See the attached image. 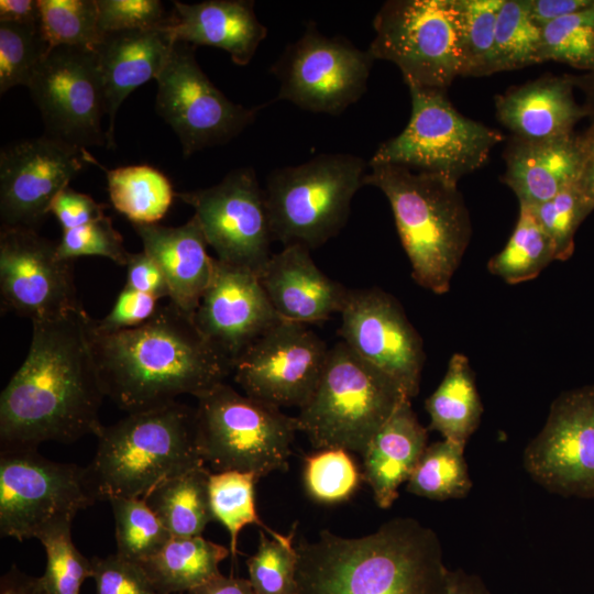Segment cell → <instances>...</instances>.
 <instances>
[{
	"mask_svg": "<svg viewBox=\"0 0 594 594\" xmlns=\"http://www.w3.org/2000/svg\"><path fill=\"white\" fill-rule=\"evenodd\" d=\"M367 48L395 64L406 85L446 90L461 76L462 13L459 0H389L374 16Z\"/></svg>",
	"mask_w": 594,
	"mask_h": 594,
	"instance_id": "9c48e42d",
	"label": "cell"
},
{
	"mask_svg": "<svg viewBox=\"0 0 594 594\" xmlns=\"http://www.w3.org/2000/svg\"><path fill=\"white\" fill-rule=\"evenodd\" d=\"M84 310L33 321L29 353L0 397V451L97 436L105 395Z\"/></svg>",
	"mask_w": 594,
	"mask_h": 594,
	"instance_id": "6da1fadb",
	"label": "cell"
},
{
	"mask_svg": "<svg viewBox=\"0 0 594 594\" xmlns=\"http://www.w3.org/2000/svg\"><path fill=\"white\" fill-rule=\"evenodd\" d=\"M99 495L87 468L45 459L37 450L0 452V532L18 541L72 526Z\"/></svg>",
	"mask_w": 594,
	"mask_h": 594,
	"instance_id": "8fae6325",
	"label": "cell"
},
{
	"mask_svg": "<svg viewBox=\"0 0 594 594\" xmlns=\"http://www.w3.org/2000/svg\"><path fill=\"white\" fill-rule=\"evenodd\" d=\"M188 594H256L250 580L224 576L221 573L188 592Z\"/></svg>",
	"mask_w": 594,
	"mask_h": 594,
	"instance_id": "11a10c76",
	"label": "cell"
},
{
	"mask_svg": "<svg viewBox=\"0 0 594 594\" xmlns=\"http://www.w3.org/2000/svg\"><path fill=\"white\" fill-rule=\"evenodd\" d=\"M120 556L142 562L155 554L172 535L144 498L110 496Z\"/></svg>",
	"mask_w": 594,
	"mask_h": 594,
	"instance_id": "8d00e7d4",
	"label": "cell"
},
{
	"mask_svg": "<svg viewBox=\"0 0 594 594\" xmlns=\"http://www.w3.org/2000/svg\"><path fill=\"white\" fill-rule=\"evenodd\" d=\"M410 118L405 129L383 142L369 165H399L443 175L454 182L481 168L503 134L462 116L446 90L409 86Z\"/></svg>",
	"mask_w": 594,
	"mask_h": 594,
	"instance_id": "30bf717a",
	"label": "cell"
},
{
	"mask_svg": "<svg viewBox=\"0 0 594 594\" xmlns=\"http://www.w3.org/2000/svg\"><path fill=\"white\" fill-rule=\"evenodd\" d=\"M0 21L14 23H38L37 0H1Z\"/></svg>",
	"mask_w": 594,
	"mask_h": 594,
	"instance_id": "9f6ffc18",
	"label": "cell"
},
{
	"mask_svg": "<svg viewBox=\"0 0 594 594\" xmlns=\"http://www.w3.org/2000/svg\"><path fill=\"white\" fill-rule=\"evenodd\" d=\"M361 479L363 474L346 450L322 449L305 459V487L316 502L336 504L349 499Z\"/></svg>",
	"mask_w": 594,
	"mask_h": 594,
	"instance_id": "b9f144b4",
	"label": "cell"
},
{
	"mask_svg": "<svg viewBox=\"0 0 594 594\" xmlns=\"http://www.w3.org/2000/svg\"><path fill=\"white\" fill-rule=\"evenodd\" d=\"M532 21L543 28L551 21L590 7L594 0H525Z\"/></svg>",
	"mask_w": 594,
	"mask_h": 594,
	"instance_id": "f5cc1de1",
	"label": "cell"
},
{
	"mask_svg": "<svg viewBox=\"0 0 594 594\" xmlns=\"http://www.w3.org/2000/svg\"><path fill=\"white\" fill-rule=\"evenodd\" d=\"M532 209L554 245L556 261L570 258L576 230L594 210V204L574 184Z\"/></svg>",
	"mask_w": 594,
	"mask_h": 594,
	"instance_id": "f6af8a7d",
	"label": "cell"
},
{
	"mask_svg": "<svg viewBox=\"0 0 594 594\" xmlns=\"http://www.w3.org/2000/svg\"><path fill=\"white\" fill-rule=\"evenodd\" d=\"M258 278L280 319L302 324L340 314L349 293L327 276L311 258L310 250L300 244L285 245L272 254Z\"/></svg>",
	"mask_w": 594,
	"mask_h": 594,
	"instance_id": "7402d4cb",
	"label": "cell"
},
{
	"mask_svg": "<svg viewBox=\"0 0 594 594\" xmlns=\"http://www.w3.org/2000/svg\"><path fill=\"white\" fill-rule=\"evenodd\" d=\"M260 479L248 472L223 471L209 476V496L213 517L230 534V552L237 554V540L240 530L254 524L264 529L272 538L283 539L285 535L266 526L255 508L254 487Z\"/></svg>",
	"mask_w": 594,
	"mask_h": 594,
	"instance_id": "e575fe53",
	"label": "cell"
},
{
	"mask_svg": "<svg viewBox=\"0 0 594 594\" xmlns=\"http://www.w3.org/2000/svg\"><path fill=\"white\" fill-rule=\"evenodd\" d=\"M428 429L418 420L411 399H404L370 441L363 457V480L376 505L386 509L398 497L427 448Z\"/></svg>",
	"mask_w": 594,
	"mask_h": 594,
	"instance_id": "83f0119b",
	"label": "cell"
},
{
	"mask_svg": "<svg viewBox=\"0 0 594 594\" xmlns=\"http://www.w3.org/2000/svg\"><path fill=\"white\" fill-rule=\"evenodd\" d=\"M40 29L50 50L99 42L97 0H37Z\"/></svg>",
	"mask_w": 594,
	"mask_h": 594,
	"instance_id": "f35d334b",
	"label": "cell"
},
{
	"mask_svg": "<svg viewBox=\"0 0 594 594\" xmlns=\"http://www.w3.org/2000/svg\"><path fill=\"white\" fill-rule=\"evenodd\" d=\"M340 315L341 341L393 378L410 399L417 396L422 339L396 298L376 287L349 289Z\"/></svg>",
	"mask_w": 594,
	"mask_h": 594,
	"instance_id": "d6986e66",
	"label": "cell"
},
{
	"mask_svg": "<svg viewBox=\"0 0 594 594\" xmlns=\"http://www.w3.org/2000/svg\"><path fill=\"white\" fill-rule=\"evenodd\" d=\"M582 165L576 186L594 204V120L581 134Z\"/></svg>",
	"mask_w": 594,
	"mask_h": 594,
	"instance_id": "db71d44e",
	"label": "cell"
},
{
	"mask_svg": "<svg viewBox=\"0 0 594 594\" xmlns=\"http://www.w3.org/2000/svg\"><path fill=\"white\" fill-rule=\"evenodd\" d=\"M194 321L204 338L232 366L251 343L283 320L256 273L216 258L211 282Z\"/></svg>",
	"mask_w": 594,
	"mask_h": 594,
	"instance_id": "44dd1931",
	"label": "cell"
},
{
	"mask_svg": "<svg viewBox=\"0 0 594 594\" xmlns=\"http://www.w3.org/2000/svg\"><path fill=\"white\" fill-rule=\"evenodd\" d=\"M329 349L306 324L283 320L251 343L231 370L245 395L300 409L319 383Z\"/></svg>",
	"mask_w": 594,
	"mask_h": 594,
	"instance_id": "2e32d148",
	"label": "cell"
},
{
	"mask_svg": "<svg viewBox=\"0 0 594 594\" xmlns=\"http://www.w3.org/2000/svg\"><path fill=\"white\" fill-rule=\"evenodd\" d=\"M367 168L369 162L360 156L321 153L272 170L264 193L274 241L311 251L336 237L349 219Z\"/></svg>",
	"mask_w": 594,
	"mask_h": 594,
	"instance_id": "52a82bcc",
	"label": "cell"
},
{
	"mask_svg": "<svg viewBox=\"0 0 594 594\" xmlns=\"http://www.w3.org/2000/svg\"><path fill=\"white\" fill-rule=\"evenodd\" d=\"M465 446L440 440L427 446L406 486L410 494L432 501L460 499L472 488Z\"/></svg>",
	"mask_w": 594,
	"mask_h": 594,
	"instance_id": "836d02e7",
	"label": "cell"
},
{
	"mask_svg": "<svg viewBox=\"0 0 594 594\" xmlns=\"http://www.w3.org/2000/svg\"><path fill=\"white\" fill-rule=\"evenodd\" d=\"M28 88L46 135L79 150L107 146V133L101 125L105 94L94 48H52L36 67Z\"/></svg>",
	"mask_w": 594,
	"mask_h": 594,
	"instance_id": "5bb4252c",
	"label": "cell"
},
{
	"mask_svg": "<svg viewBox=\"0 0 594 594\" xmlns=\"http://www.w3.org/2000/svg\"><path fill=\"white\" fill-rule=\"evenodd\" d=\"M99 167L106 172L113 208L132 224L157 223L176 197L170 180L150 165H128L113 169Z\"/></svg>",
	"mask_w": 594,
	"mask_h": 594,
	"instance_id": "1f68e13d",
	"label": "cell"
},
{
	"mask_svg": "<svg viewBox=\"0 0 594 594\" xmlns=\"http://www.w3.org/2000/svg\"><path fill=\"white\" fill-rule=\"evenodd\" d=\"M105 207L68 186L53 199L50 212L56 217L63 230H69L105 216Z\"/></svg>",
	"mask_w": 594,
	"mask_h": 594,
	"instance_id": "f907efd6",
	"label": "cell"
},
{
	"mask_svg": "<svg viewBox=\"0 0 594 594\" xmlns=\"http://www.w3.org/2000/svg\"><path fill=\"white\" fill-rule=\"evenodd\" d=\"M158 299L152 295L124 286L111 310L99 320H89L90 328L98 333H112L140 327L157 311Z\"/></svg>",
	"mask_w": 594,
	"mask_h": 594,
	"instance_id": "681fc988",
	"label": "cell"
},
{
	"mask_svg": "<svg viewBox=\"0 0 594 594\" xmlns=\"http://www.w3.org/2000/svg\"><path fill=\"white\" fill-rule=\"evenodd\" d=\"M576 88H580L585 96L584 107L588 116L594 120V73L583 76H573Z\"/></svg>",
	"mask_w": 594,
	"mask_h": 594,
	"instance_id": "91938a15",
	"label": "cell"
},
{
	"mask_svg": "<svg viewBox=\"0 0 594 594\" xmlns=\"http://www.w3.org/2000/svg\"><path fill=\"white\" fill-rule=\"evenodd\" d=\"M0 307L31 321L84 310L72 262L59 257L57 243L30 229L0 231Z\"/></svg>",
	"mask_w": 594,
	"mask_h": 594,
	"instance_id": "ac0fdd59",
	"label": "cell"
},
{
	"mask_svg": "<svg viewBox=\"0 0 594 594\" xmlns=\"http://www.w3.org/2000/svg\"><path fill=\"white\" fill-rule=\"evenodd\" d=\"M168 25L109 32L94 46L109 120L108 148L116 146L114 122L121 103L134 89L157 78L173 51L176 42Z\"/></svg>",
	"mask_w": 594,
	"mask_h": 594,
	"instance_id": "603a6c76",
	"label": "cell"
},
{
	"mask_svg": "<svg viewBox=\"0 0 594 594\" xmlns=\"http://www.w3.org/2000/svg\"><path fill=\"white\" fill-rule=\"evenodd\" d=\"M91 564L96 594H161L140 562L116 553Z\"/></svg>",
	"mask_w": 594,
	"mask_h": 594,
	"instance_id": "c3c4849f",
	"label": "cell"
},
{
	"mask_svg": "<svg viewBox=\"0 0 594 594\" xmlns=\"http://www.w3.org/2000/svg\"><path fill=\"white\" fill-rule=\"evenodd\" d=\"M201 457L217 472L240 471L258 479L286 471L298 430L296 417L242 395L224 382L197 397Z\"/></svg>",
	"mask_w": 594,
	"mask_h": 594,
	"instance_id": "ba28073f",
	"label": "cell"
},
{
	"mask_svg": "<svg viewBox=\"0 0 594 594\" xmlns=\"http://www.w3.org/2000/svg\"><path fill=\"white\" fill-rule=\"evenodd\" d=\"M446 594H491L483 580L461 569L448 570Z\"/></svg>",
	"mask_w": 594,
	"mask_h": 594,
	"instance_id": "6f0895ef",
	"label": "cell"
},
{
	"mask_svg": "<svg viewBox=\"0 0 594 594\" xmlns=\"http://www.w3.org/2000/svg\"><path fill=\"white\" fill-rule=\"evenodd\" d=\"M155 80V110L177 135L184 157L230 142L265 107H244L230 100L202 72L195 46L183 42L175 43Z\"/></svg>",
	"mask_w": 594,
	"mask_h": 594,
	"instance_id": "4fadbf2b",
	"label": "cell"
},
{
	"mask_svg": "<svg viewBox=\"0 0 594 594\" xmlns=\"http://www.w3.org/2000/svg\"><path fill=\"white\" fill-rule=\"evenodd\" d=\"M296 594H446L438 535L409 517L344 538L329 530L296 546Z\"/></svg>",
	"mask_w": 594,
	"mask_h": 594,
	"instance_id": "3957f363",
	"label": "cell"
},
{
	"mask_svg": "<svg viewBox=\"0 0 594 594\" xmlns=\"http://www.w3.org/2000/svg\"><path fill=\"white\" fill-rule=\"evenodd\" d=\"M143 251L158 265L169 288V301L194 317L215 271L216 258L207 252V241L193 216L186 223L132 224Z\"/></svg>",
	"mask_w": 594,
	"mask_h": 594,
	"instance_id": "cb8c5ba5",
	"label": "cell"
},
{
	"mask_svg": "<svg viewBox=\"0 0 594 594\" xmlns=\"http://www.w3.org/2000/svg\"><path fill=\"white\" fill-rule=\"evenodd\" d=\"M504 158L503 182L519 204L535 207L576 184L582 165L581 134L537 141L514 136Z\"/></svg>",
	"mask_w": 594,
	"mask_h": 594,
	"instance_id": "4316f807",
	"label": "cell"
},
{
	"mask_svg": "<svg viewBox=\"0 0 594 594\" xmlns=\"http://www.w3.org/2000/svg\"><path fill=\"white\" fill-rule=\"evenodd\" d=\"M541 28L525 0H504L499 9L493 56V74L540 63Z\"/></svg>",
	"mask_w": 594,
	"mask_h": 594,
	"instance_id": "d590c367",
	"label": "cell"
},
{
	"mask_svg": "<svg viewBox=\"0 0 594 594\" xmlns=\"http://www.w3.org/2000/svg\"><path fill=\"white\" fill-rule=\"evenodd\" d=\"M229 549L198 537H170L155 554L140 562L161 594L189 592L220 574Z\"/></svg>",
	"mask_w": 594,
	"mask_h": 594,
	"instance_id": "f546056e",
	"label": "cell"
},
{
	"mask_svg": "<svg viewBox=\"0 0 594 594\" xmlns=\"http://www.w3.org/2000/svg\"><path fill=\"white\" fill-rule=\"evenodd\" d=\"M57 253L61 258L69 262L92 255L107 257L121 266L127 265L130 256L121 234L106 215L86 224L63 230L57 242Z\"/></svg>",
	"mask_w": 594,
	"mask_h": 594,
	"instance_id": "bcb514c9",
	"label": "cell"
},
{
	"mask_svg": "<svg viewBox=\"0 0 594 594\" xmlns=\"http://www.w3.org/2000/svg\"><path fill=\"white\" fill-rule=\"evenodd\" d=\"M530 477L550 493L594 498V385L560 394L524 451Z\"/></svg>",
	"mask_w": 594,
	"mask_h": 594,
	"instance_id": "e0dca14e",
	"label": "cell"
},
{
	"mask_svg": "<svg viewBox=\"0 0 594 594\" xmlns=\"http://www.w3.org/2000/svg\"><path fill=\"white\" fill-rule=\"evenodd\" d=\"M406 398L393 378L339 341L329 349L319 383L296 416L298 430L317 450L343 449L363 455Z\"/></svg>",
	"mask_w": 594,
	"mask_h": 594,
	"instance_id": "8992f818",
	"label": "cell"
},
{
	"mask_svg": "<svg viewBox=\"0 0 594 594\" xmlns=\"http://www.w3.org/2000/svg\"><path fill=\"white\" fill-rule=\"evenodd\" d=\"M364 186L387 198L414 280L442 295L469 245L472 228L458 183L399 165H369Z\"/></svg>",
	"mask_w": 594,
	"mask_h": 594,
	"instance_id": "277c9868",
	"label": "cell"
},
{
	"mask_svg": "<svg viewBox=\"0 0 594 594\" xmlns=\"http://www.w3.org/2000/svg\"><path fill=\"white\" fill-rule=\"evenodd\" d=\"M552 261H556V250L550 237L532 207L519 204L518 219L509 240L488 261L490 273L508 284H519L536 278Z\"/></svg>",
	"mask_w": 594,
	"mask_h": 594,
	"instance_id": "d6a6232c",
	"label": "cell"
},
{
	"mask_svg": "<svg viewBox=\"0 0 594 594\" xmlns=\"http://www.w3.org/2000/svg\"><path fill=\"white\" fill-rule=\"evenodd\" d=\"M92 462L87 466L100 498H145L164 481L204 465L196 409L173 402L128 414L102 426Z\"/></svg>",
	"mask_w": 594,
	"mask_h": 594,
	"instance_id": "5b68a950",
	"label": "cell"
},
{
	"mask_svg": "<svg viewBox=\"0 0 594 594\" xmlns=\"http://www.w3.org/2000/svg\"><path fill=\"white\" fill-rule=\"evenodd\" d=\"M374 61L367 50L343 36L323 35L309 22L271 67L279 82L276 99L338 116L365 94Z\"/></svg>",
	"mask_w": 594,
	"mask_h": 594,
	"instance_id": "7c38bea8",
	"label": "cell"
},
{
	"mask_svg": "<svg viewBox=\"0 0 594 594\" xmlns=\"http://www.w3.org/2000/svg\"><path fill=\"white\" fill-rule=\"evenodd\" d=\"M462 13L461 76L493 74L496 21L504 0H459Z\"/></svg>",
	"mask_w": 594,
	"mask_h": 594,
	"instance_id": "60d3db41",
	"label": "cell"
},
{
	"mask_svg": "<svg viewBox=\"0 0 594 594\" xmlns=\"http://www.w3.org/2000/svg\"><path fill=\"white\" fill-rule=\"evenodd\" d=\"M38 23L0 21V94L29 85L50 52Z\"/></svg>",
	"mask_w": 594,
	"mask_h": 594,
	"instance_id": "ab89813d",
	"label": "cell"
},
{
	"mask_svg": "<svg viewBox=\"0 0 594 594\" xmlns=\"http://www.w3.org/2000/svg\"><path fill=\"white\" fill-rule=\"evenodd\" d=\"M125 266L127 283L124 286L152 295L157 299L169 298V288L163 272L144 251L130 253Z\"/></svg>",
	"mask_w": 594,
	"mask_h": 594,
	"instance_id": "816d5d0a",
	"label": "cell"
},
{
	"mask_svg": "<svg viewBox=\"0 0 594 594\" xmlns=\"http://www.w3.org/2000/svg\"><path fill=\"white\" fill-rule=\"evenodd\" d=\"M210 472L204 466L168 479L144 499L173 537L201 536L215 520L209 496Z\"/></svg>",
	"mask_w": 594,
	"mask_h": 594,
	"instance_id": "4dcf8cb0",
	"label": "cell"
},
{
	"mask_svg": "<svg viewBox=\"0 0 594 594\" xmlns=\"http://www.w3.org/2000/svg\"><path fill=\"white\" fill-rule=\"evenodd\" d=\"M430 429L443 439L465 446L484 411L466 355L454 353L437 389L426 399Z\"/></svg>",
	"mask_w": 594,
	"mask_h": 594,
	"instance_id": "f1b7e54d",
	"label": "cell"
},
{
	"mask_svg": "<svg viewBox=\"0 0 594 594\" xmlns=\"http://www.w3.org/2000/svg\"><path fill=\"white\" fill-rule=\"evenodd\" d=\"M0 594H45L38 578H32L15 565L1 579Z\"/></svg>",
	"mask_w": 594,
	"mask_h": 594,
	"instance_id": "680465c9",
	"label": "cell"
},
{
	"mask_svg": "<svg viewBox=\"0 0 594 594\" xmlns=\"http://www.w3.org/2000/svg\"><path fill=\"white\" fill-rule=\"evenodd\" d=\"M38 540L46 553L45 572L38 578L45 594H79L92 576V564L74 544L70 526L53 529Z\"/></svg>",
	"mask_w": 594,
	"mask_h": 594,
	"instance_id": "ee69618b",
	"label": "cell"
},
{
	"mask_svg": "<svg viewBox=\"0 0 594 594\" xmlns=\"http://www.w3.org/2000/svg\"><path fill=\"white\" fill-rule=\"evenodd\" d=\"M176 197L194 209L216 258L261 273L274 239L264 188L252 167L233 169L213 186L176 193Z\"/></svg>",
	"mask_w": 594,
	"mask_h": 594,
	"instance_id": "9a60e30c",
	"label": "cell"
},
{
	"mask_svg": "<svg viewBox=\"0 0 594 594\" xmlns=\"http://www.w3.org/2000/svg\"><path fill=\"white\" fill-rule=\"evenodd\" d=\"M251 0L173 1L169 32L175 42L213 46L229 53L239 66L248 65L267 36Z\"/></svg>",
	"mask_w": 594,
	"mask_h": 594,
	"instance_id": "d4e9b609",
	"label": "cell"
},
{
	"mask_svg": "<svg viewBox=\"0 0 594 594\" xmlns=\"http://www.w3.org/2000/svg\"><path fill=\"white\" fill-rule=\"evenodd\" d=\"M539 59L594 73V2L541 28Z\"/></svg>",
	"mask_w": 594,
	"mask_h": 594,
	"instance_id": "74e56055",
	"label": "cell"
},
{
	"mask_svg": "<svg viewBox=\"0 0 594 594\" xmlns=\"http://www.w3.org/2000/svg\"><path fill=\"white\" fill-rule=\"evenodd\" d=\"M573 76H546L515 87L495 99L498 121L522 140H548L574 133L590 117L574 97Z\"/></svg>",
	"mask_w": 594,
	"mask_h": 594,
	"instance_id": "484cf974",
	"label": "cell"
},
{
	"mask_svg": "<svg viewBox=\"0 0 594 594\" xmlns=\"http://www.w3.org/2000/svg\"><path fill=\"white\" fill-rule=\"evenodd\" d=\"M296 527L283 539L268 538L260 530L255 554L246 561L250 582L256 594L297 593V551L293 546Z\"/></svg>",
	"mask_w": 594,
	"mask_h": 594,
	"instance_id": "7bdbcfd3",
	"label": "cell"
},
{
	"mask_svg": "<svg viewBox=\"0 0 594 594\" xmlns=\"http://www.w3.org/2000/svg\"><path fill=\"white\" fill-rule=\"evenodd\" d=\"M90 320V318H89ZM88 338L105 395L128 414L196 398L231 372V363L200 333L194 317L170 301L144 324Z\"/></svg>",
	"mask_w": 594,
	"mask_h": 594,
	"instance_id": "7a4b0ae2",
	"label": "cell"
},
{
	"mask_svg": "<svg viewBox=\"0 0 594 594\" xmlns=\"http://www.w3.org/2000/svg\"><path fill=\"white\" fill-rule=\"evenodd\" d=\"M97 7L100 35L161 28L170 20V13L158 0H97Z\"/></svg>",
	"mask_w": 594,
	"mask_h": 594,
	"instance_id": "7dc6e473",
	"label": "cell"
},
{
	"mask_svg": "<svg viewBox=\"0 0 594 594\" xmlns=\"http://www.w3.org/2000/svg\"><path fill=\"white\" fill-rule=\"evenodd\" d=\"M87 150L46 134L0 153L1 229L37 230L53 199L85 166Z\"/></svg>",
	"mask_w": 594,
	"mask_h": 594,
	"instance_id": "ffe728a7",
	"label": "cell"
}]
</instances>
